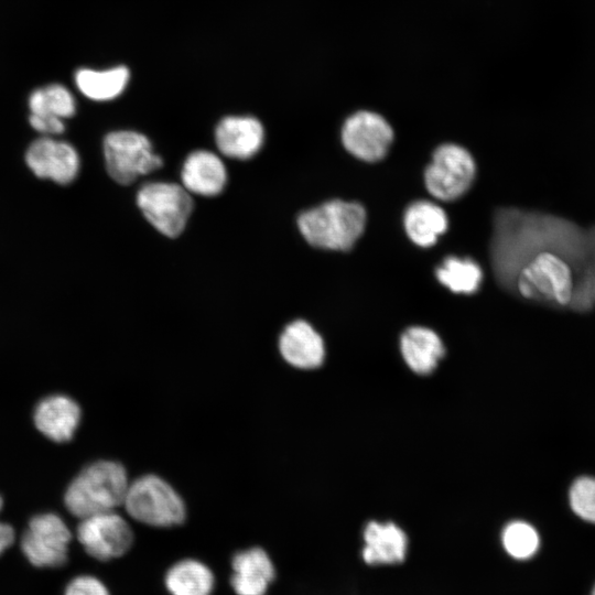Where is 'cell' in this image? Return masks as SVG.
<instances>
[{
  "label": "cell",
  "mask_w": 595,
  "mask_h": 595,
  "mask_svg": "<svg viewBox=\"0 0 595 595\" xmlns=\"http://www.w3.org/2000/svg\"><path fill=\"white\" fill-rule=\"evenodd\" d=\"M489 257L498 284L520 299L578 313L595 307V225L501 207Z\"/></svg>",
  "instance_id": "1"
},
{
  "label": "cell",
  "mask_w": 595,
  "mask_h": 595,
  "mask_svg": "<svg viewBox=\"0 0 595 595\" xmlns=\"http://www.w3.org/2000/svg\"><path fill=\"white\" fill-rule=\"evenodd\" d=\"M366 219L361 204L332 199L303 212L298 218V226L311 246L347 251L363 235Z\"/></svg>",
  "instance_id": "2"
},
{
  "label": "cell",
  "mask_w": 595,
  "mask_h": 595,
  "mask_svg": "<svg viewBox=\"0 0 595 595\" xmlns=\"http://www.w3.org/2000/svg\"><path fill=\"white\" fill-rule=\"evenodd\" d=\"M128 487V476L121 464L98 461L85 467L69 484L65 506L80 519L112 511L123 505Z\"/></svg>",
  "instance_id": "3"
},
{
  "label": "cell",
  "mask_w": 595,
  "mask_h": 595,
  "mask_svg": "<svg viewBox=\"0 0 595 595\" xmlns=\"http://www.w3.org/2000/svg\"><path fill=\"white\" fill-rule=\"evenodd\" d=\"M123 505L132 519L155 528L178 526L186 517L180 495L154 475L139 477L129 484Z\"/></svg>",
  "instance_id": "4"
},
{
  "label": "cell",
  "mask_w": 595,
  "mask_h": 595,
  "mask_svg": "<svg viewBox=\"0 0 595 595\" xmlns=\"http://www.w3.org/2000/svg\"><path fill=\"white\" fill-rule=\"evenodd\" d=\"M137 204L147 220L171 238L183 231L193 209L190 193L183 186L167 182L144 184L138 191Z\"/></svg>",
  "instance_id": "5"
},
{
  "label": "cell",
  "mask_w": 595,
  "mask_h": 595,
  "mask_svg": "<svg viewBox=\"0 0 595 595\" xmlns=\"http://www.w3.org/2000/svg\"><path fill=\"white\" fill-rule=\"evenodd\" d=\"M475 175L476 164L468 150L455 143H444L433 152L424 171V183L432 196L450 202L468 191Z\"/></svg>",
  "instance_id": "6"
},
{
  "label": "cell",
  "mask_w": 595,
  "mask_h": 595,
  "mask_svg": "<svg viewBox=\"0 0 595 595\" xmlns=\"http://www.w3.org/2000/svg\"><path fill=\"white\" fill-rule=\"evenodd\" d=\"M104 155L108 174L119 184H130L162 165L149 139L136 131L120 130L106 136Z\"/></svg>",
  "instance_id": "7"
},
{
  "label": "cell",
  "mask_w": 595,
  "mask_h": 595,
  "mask_svg": "<svg viewBox=\"0 0 595 595\" xmlns=\"http://www.w3.org/2000/svg\"><path fill=\"white\" fill-rule=\"evenodd\" d=\"M72 534L66 523L55 513L34 516L28 524L21 549L36 567H58L66 563Z\"/></svg>",
  "instance_id": "8"
},
{
  "label": "cell",
  "mask_w": 595,
  "mask_h": 595,
  "mask_svg": "<svg viewBox=\"0 0 595 595\" xmlns=\"http://www.w3.org/2000/svg\"><path fill=\"white\" fill-rule=\"evenodd\" d=\"M77 539L88 555L106 562L123 556L131 549L133 532L127 520L112 510L83 518Z\"/></svg>",
  "instance_id": "9"
},
{
  "label": "cell",
  "mask_w": 595,
  "mask_h": 595,
  "mask_svg": "<svg viewBox=\"0 0 595 595\" xmlns=\"http://www.w3.org/2000/svg\"><path fill=\"white\" fill-rule=\"evenodd\" d=\"M393 130L380 115L361 110L348 117L342 129L344 148L365 162L382 160L392 143Z\"/></svg>",
  "instance_id": "10"
},
{
  "label": "cell",
  "mask_w": 595,
  "mask_h": 595,
  "mask_svg": "<svg viewBox=\"0 0 595 595\" xmlns=\"http://www.w3.org/2000/svg\"><path fill=\"white\" fill-rule=\"evenodd\" d=\"M25 162L40 178L58 184L71 183L79 171V155L68 142L43 137L34 140L25 153Z\"/></svg>",
  "instance_id": "11"
},
{
  "label": "cell",
  "mask_w": 595,
  "mask_h": 595,
  "mask_svg": "<svg viewBox=\"0 0 595 595\" xmlns=\"http://www.w3.org/2000/svg\"><path fill=\"white\" fill-rule=\"evenodd\" d=\"M360 556L368 565H394L405 560L409 536L392 520H368L361 528Z\"/></svg>",
  "instance_id": "12"
},
{
  "label": "cell",
  "mask_w": 595,
  "mask_h": 595,
  "mask_svg": "<svg viewBox=\"0 0 595 595\" xmlns=\"http://www.w3.org/2000/svg\"><path fill=\"white\" fill-rule=\"evenodd\" d=\"M275 576L271 556L260 547L239 550L230 560L229 583L236 595H267Z\"/></svg>",
  "instance_id": "13"
},
{
  "label": "cell",
  "mask_w": 595,
  "mask_h": 595,
  "mask_svg": "<svg viewBox=\"0 0 595 595\" xmlns=\"http://www.w3.org/2000/svg\"><path fill=\"white\" fill-rule=\"evenodd\" d=\"M264 130L253 117H225L215 130L218 150L226 156L239 160L252 158L262 147Z\"/></svg>",
  "instance_id": "14"
},
{
  "label": "cell",
  "mask_w": 595,
  "mask_h": 595,
  "mask_svg": "<svg viewBox=\"0 0 595 595\" xmlns=\"http://www.w3.org/2000/svg\"><path fill=\"white\" fill-rule=\"evenodd\" d=\"M279 349L286 363L300 369L318 368L325 359L322 336L303 320L285 326L279 338Z\"/></svg>",
  "instance_id": "15"
},
{
  "label": "cell",
  "mask_w": 595,
  "mask_h": 595,
  "mask_svg": "<svg viewBox=\"0 0 595 595\" xmlns=\"http://www.w3.org/2000/svg\"><path fill=\"white\" fill-rule=\"evenodd\" d=\"M80 420L79 405L69 397L53 394L42 399L34 411L36 428L50 440L69 441Z\"/></svg>",
  "instance_id": "16"
},
{
  "label": "cell",
  "mask_w": 595,
  "mask_h": 595,
  "mask_svg": "<svg viewBox=\"0 0 595 595\" xmlns=\"http://www.w3.org/2000/svg\"><path fill=\"white\" fill-rule=\"evenodd\" d=\"M401 356L414 374H432L445 355V347L440 336L424 326H410L400 336Z\"/></svg>",
  "instance_id": "17"
},
{
  "label": "cell",
  "mask_w": 595,
  "mask_h": 595,
  "mask_svg": "<svg viewBox=\"0 0 595 595\" xmlns=\"http://www.w3.org/2000/svg\"><path fill=\"white\" fill-rule=\"evenodd\" d=\"M181 180L188 193L202 196L219 194L226 185V167L215 153L207 150L192 152L185 160Z\"/></svg>",
  "instance_id": "18"
},
{
  "label": "cell",
  "mask_w": 595,
  "mask_h": 595,
  "mask_svg": "<svg viewBox=\"0 0 595 595\" xmlns=\"http://www.w3.org/2000/svg\"><path fill=\"white\" fill-rule=\"evenodd\" d=\"M163 585L169 595H213L216 577L205 562L184 558L167 567Z\"/></svg>",
  "instance_id": "19"
},
{
  "label": "cell",
  "mask_w": 595,
  "mask_h": 595,
  "mask_svg": "<svg viewBox=\"0 0 595 595\" xmlns=\"http://www.w3.org/2000/svg\"><path fill=\"white\" fill-rule=\"evenodd\" d=\"M403 225L409 239L419 247L436 244L448 227L445 210L430 201L411 203L403 215Z\"/></svg>",
  "instance_id": "20"
},
{
  "label": "cell",
  "mask_w": 595,
  "mask_h": 595,
  "mask_svg": "<svg viewBox=\"0 0 595 595\" xmlns=\"http://www.w3.org/2000/svg\"><path fill=\"white\" fill-rule=\"evenodd\" d=\"M129 78V69L123 65L102 71L80 68L75 74V84L87 98L107 101L118 97L125 90Z\"/></svg>",
  "instance_id": "21"
},
{
  "label": "cell",
  "mask_w": 595,
  "mask_h": 595,
  "mask_svg": "<svg viewBox=\"0 0 595 595\" xmlns=\"http://www.w3.org/2000/svg\"><path fill=\"white\" fill-rule=\"evenodd\" d=\"M435 277L453 293L472 294L483 282V270L469 257L447 256L435 268Z\"/></svg>",
  "instance_id": "22"
},
{
  "label": "cell",
  "mask_w": 595,
  "mask_h": 595,
  "mask_svg": "<svg viewBox=\"0 0 595 595\" xmlns=\"http://www.w3.org/2000/svg\"><path fill=\"white\" fill-rule=\"evenodd\" d=\"M499 541L505 553L516 561H528L540 548L538 530L528 521L512 520L500 530Z\"/></svg>",
  "instance_id": "23"
},
{
  "label": "cell",
  "mask_w": 595,
  "mask_h": 595,
  "mask_svg": "<svg viewBox=\"0 0 595 595\" xmlns=\"http://www.w3.org/2000/svg\"><path fill=\"white\" fill-rule=\"evenodd\" d=\"M32 115L54 116L61 119L74 116L76 104L71 91L63 85L51 84L35 89L29 98Z\"/></svg>",
  "instance_id": "24"
},
{
  "label": "cell",
  "mask_w": 595,
  "mask_h": 595,
  "mask_svg": "<svg viewBox=\"0 0 595 595\" xmlns=\"http://www.w3.org/2000/svg\"><path fill=\"white\" fill-rule=\"evenodd\" d=\"M569 504L578 518L595 523V477L576 478L569 489Z\"/></svg>",
  "instance_id": "25"
},
{
  "label": "cell",
  "mask_w": 595,
  "mask_h": 595,
  "mask_svg": "<svg viewBox=\"0 0 595 595\" xmlns=\"http://www.w3.org/2000/svg\"><path fill=\"white\" fill-rule=\"evenodd\" d=\"M64 595H111L106 584L93 575H79L66 586Z\"/></svg>",
  "instance_id": "26"
},
{
  "label": "cell",
  "mask_w": 595,
  "mask_h": 595,
  "mask_svg": "<svg viewBox=\"0 0 595 595\" xmlns=\"http://www.w3.org/2000/svg\"><path fill=\"white\" fill-rule=\"evenodd\" d=\"M29 121L31 127L41 133L58 134L65 129L63 119L54 116H37L31 113Z\"/></svg>",
  "instance_id": "27"
},
{
  "label": "cell",
  "mask_w": 595,
  "mask_h": 595,
  "mask_svg": "<svg viewBox=\"0 0 595 595\" xmlns=\"http://www.w3.org/2000/svg\"><path fill=\"white\" fill-rule=\"evenodd\" d=\"M14 530L8 524L0 522V555L14 542Z\"/></svg>",
  "instance_id": "28"
},
{
  "label": "cell",
  "mask_w": 595,
  "mask_h": 595,
  "mask_svg": "<svg viewBox=\"0 0 595 595\" xmlns=\"http://www.w3.org/2000/svg\"><path fill=\"white\" fill-rule=\"evenodd\" d=\"M2 504H3V502H2V498L0 497V510H1V508H2Z\"/></svg>",
  "instance_id": "29"
},
{
  "label": "cell",
  "mask_w": 595,
  "mask_h": 595,
  "mask_svg": "<svg viewBox=\"0 0 595 595\" xmlns=\"http://www.w3.org/2000/svg\"><path fill=\"white\" fill-rule=\"evenodd\" d=\"M591 595H595V586H594V588H593V592H592V594H591Z\"/></svg>",
  "instance_id": "30"
}]
</instances>
